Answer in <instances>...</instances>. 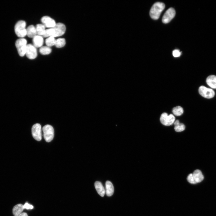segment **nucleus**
Masks as SVG:
<instances>
[{"label": "nucleus", "mask_w": 216, "mask_h": 216, "mask_svg": "<svg viewBox=\"0 0 216 216\" xmlns=\"http://www.w3.org/2000/svg\"><path fill=\"white\" fill-rule=\"evenodd\" d=\"M24 209H26L27 210L32 209L33 208V206L27 203H26L24 205Z\"/></svg>", "instance_id": "nucleus-27"}, {"label": "nucleus", "mask_w": 216, "mask_h": 216, "mask_svg": "<svg viewBox=\"0 0 216 216\" xmlns=\"http://www.w3.org/2000/svg\"><path fill=\"white\" fill-rule=\"evenodd\" d=\"M43 136L45 140L47 142L51 141L54 136V130L51 125H47L42 128Z\"/></svg>", "instance_id": "nucleus-4"}, {"label": "nucleus", "mask_w": 216, "mask_h": 216, "mask_svg": "<svg viewBox=\"0 0 216 216\" xmlns=\"http://www.w3.org/2000/svg\"><path fill=\"white\" fill-rule=\"evenodd\" d=\"M181 53L179 50H175L173 51V55L175 58L179 57L181 56Z\"/></svg>", "instance_id": "nucleus-26"}, {"label": "nucleus", "mask_w": 216, "mask_h": 216, "mask_svg": "<svg viewBox=\"0 0 216 216\" xmlns=\"http://www.w3.org/2000/svg\"><path fill=\"white\" fill-rule=\"evenodd\" d=\"M41 21L45 27L47 28H53L56 24L55 20L47 16L43 17L41 19Z\"/></svg>", "instance_id": "nucleus-11"}, {"label": "nucleus", "mask_w": 216, "mask_h": 216, "mask_svg": "<svg viewBox=\"0 0 216 216\" xmlns=\"http://www.w3.org/2000/svg\"><path fill=\"white\" fill-rule=\"evenodd\" d=\"M45 27L42 24H38L35 28L38 35L42 36L44 34L46 30Z\"/></svg>", "instance_id": "nucleus-20"}, {"label": "nucleus", "mask_w": 216, "mask_h": 216, "mask_svg": "<svg viewBox=\"0 0 216 216\" xmlns=\"http://www.w3.org/2000/svg\"><path fill=\"white\" fill-rule=\"evenodd\" d=\"M66 40L64 38H59L56 40L55 45L58 48L63 47L66 44Z\"/></svg>", "instance_id": "nucleus-24"}, {"label": "nucleus", "mask_w": 216, "mask_h": 216, "mask_svg": "<svg viewBox=\"0 0 216 216\" xmlns=\"http://www.w3.org/2000/svg\"><path fill=\"white\" fill-rule=\"evenodd\" d=\"M160 121L163 125L169 126L174 123L175 121V118L172 114L168 115L167 113H164L161 115Z\"/></svg>", "instance_id": "nucleus-5"}, {"label": "nucleus", "mask_w": 216, "mask_h": 216, "mask_svg": "<svg viewBox=\"0 0 216 216\" xmlns=\"http://www.w3.org/2000/svg\"><path fill=\"white\" fill-rule=\"evenodd\" d=\"M34 46L35 48L41 47L43 44L44 40L42 36L37 35L33 39Z\"/></svg>", "instance_id": "nucleus-13"}, {"label": "nucleus", "mask_w": 216, "mask_h": 216, "mask_svg": "<svg viewBox=\"0 0 216 216\" xmlns=\"http://www.w3.org/2000/svg\"><path fill=\"white\" fill-rule=\"evenodd\" d=\"M26 26V22L24 21H20L17 22L15 26L14 30L18 37L23 38L27 35Z\"/></svg>", "instance_id": "nucleus-2"}, {"label": "nucleus", "mask_w": 216, "mask_h": 216, "mask_svg": "<svg viewBox=\"0 0 216 216\" xmlns=\"http://www.w3.org/2000/svg\"><path fill=\"white\" fill-rule=\"evenodd\" d=\"M193 176L196 184L202 182L204 179V176L201 172L199 170H196L192 174Z\"/></svg>", "instance_id": "nucleus-12"}, {"label": "nucleus", "mask_w": 216, "mask_h": 216, "mask_svg": "<svg viewBox=\"0 0 216 216\" xmlns=\"http://www.w3.org/2000/svg\"><path fill=\"white\" fill-rule=\"evenodd\" d=\"M32 135L33 138L36 140L40 141L42 139L41 126L39 123L34 125L32 129Z\"/></svg>", "instance_id": "nucleus-6"}, {"label": "nucleus", "mask_w": 216, "mask_h": 216, "mask_svg": "<svg viewBox=\"0 0 216 216\" xmlns=\"http://www.w3.org/2000/svg\"><path fill=\"white\" fill-rule=\"evenodd\" d=\"M176 12L174 9L172 8L168 9L164 14L162 22L164 24L169 23L173 19L175 15Z\"/></svg>", "instance_id": "nucleus-10"}, {"label": "nucleus", "mask_w": 216, "mask_h": 216, "mask_svg": "<svg viewBox=\"0 0 216 216\" xmlns=\"http://www.w3.org/2000/svg\"><path fill=\"white\" fill-rule=\"evenodd\" d=\"M187 180L188 182L191 184H196L194 181L192 174H191L188 176L187 178Z\"/></svg>", "instance_id": "nucleus-25"}, {"label": "nucleus", "mask_w": 216, "mask_h": 216, "mask_svg": "<svg viewBox=\"0 0 216 216\" xmlns=\"http://www.w3.org/2000/svg\"><path fill=\"white\" fill-rule=\"evenodd\" d=\"M37 34L36 28L34 26L30 25L27 29V35L29 37L33 38Z\"/></svg>", "instance_id": "nucleus-16"}, {"label": "nucleus", "mask_w": 216, "mask_h": 216, "mask_svg": "<svg viewBox=\"0 0 216 216\" xmlns=\"http://www.w3.org/2000/svg\"><path fill=\"white\" fill-rule=\"evenodd\" d=\"M15 46L19 55L22 57L26 55L27 47V41L24 38L17 40L15 42Z\"/></svg>", "instance_id": "nucleus-3"}, {"label": "nucleus", "mask_w": 216, "mask_h": 216, "mask_svg": "<svg viewBox=\"0 0 216 216\" xmlns=\"http://www.w3.org/2000/svg\"><path fill=\"white\" fill-rule=\"evenodd\" d=\"M56 41L55 37H50L46 40L45 43L47 46L50 47L55 45Z\"/></svg>", "instance_id": "nucleus-23"}, {"label": "nucleus", "mask_w": 216, "mask_h": 216, "mask_svg": "<svg viewBox=\"0 0 216 216\" xmlns=\"http://www.w3.org/2000/svg\"><path fill=\"white\" fill-rule=\"evenodd\" d=\"M51 49L48 46L42 47L40 49V52L42 55H49L51 52Z\"/></svg>", "instance_id": "nucleus-22"}, {"label": "nucleus", "mask_w": 216, "mask_h": 216, "mask_svg": "<svg viewBox=\"0 0 216 216\" xmlns=\"http://www.w3.org/2000/svg\"><path fill=\"white\" fill-rule=\"evenodd\" d=\"M199 92L202 96L207 99L212 98L215 95V93L212 89L204 86H201L199 87Z\"/></svg>", "instance_id": "nucleus-7"}, {"label": "nucleus", "mask_w": 216, "mask_h": 216, "mask_svg": "<svg viewBox=\"0 0 216 216\" xmlns=\"http://www.w3.org/2000/svg\"><path fill=\"white\" fill-rule=\"evenodd\" d=\"M207 84L213 89H216V76L211 75L208 76L206 79Z\"/></svg>", "instance_id": "nucleus-17"}, {"label": "nucleus", "mask_w": 216, "mask_h": 216, "mask_svg": "<svg viewBox=\"0 0 216 216\" xmlns=\"http://www.w3.org/2000/svg\"><path fill=\"white\" fill-rule=\"evenodd\" d=\"M175 126L174 130L178 132H183L185 129V125L182 123H180L178 120L175 121L174 123Z\"/></svg>", "instance_id": "nucleus-19"}, {"label": "nucleus", "mask_w": 216, "mask_h": 216, "mask_svg": "<svg viewBox=\"0 0 216 216\" xmlns=\"http://www.w3.org/2000/svg\"><path fill=\"white\" fill-rule=\"evenodd\" d=\"M165 7V5L163 3L157 2L154 4L150 11V15L152 19L155 20L158 19Z\"/></svg>", "instance_id": "nucleus-1"}, {"label": "nucleus", "mask_w": 216, "mask_h": 216, "mask_svg": "<svg viewBox=\"0 0 216 216\" xmlns=\"http://www.w3.org/2000/svg\"><path fill=\"white\" fill-rule=\"evenodd\" d=\"M95 188L98 194L102 197L105 194V191L102 183L99 181H96L95 183Z\"/></svg>", "instance_id": "nucleus-15"}, {"label": "nucleus", "mask_w": 216, "mask_h": 216, "mask_svg": "<svg viewBox=\"0 0 216 216\" xmlns=\"http://www.w3.org/2000/svg\"><path fill=\"white\" fill-rule=\"evenodd\" d=\"M106 193L108 196L110 197L113 195L114 192V186L111 182L107 181L105 184Z\"/></svg>", "instance_id": "nucleus-14"}, {"label": "nucleus", "mask_w": 216, "mask_h": 216, "mask_svg": "<svg viewBox=\"0 0 216 216\" xmlns=\"http://www.w3.org/2000/svg\"><path fill=\"white\" fill-rule=\"evenodd\" d=\"M19 216H28L27 214L25 212L21 213Z\"/></svg>", "instance_id": "nucleus-28"}, {"label": "nucleus", "mask_w": 216, "mask_h": 216, "mask_svg": "<svg viewBox=\"0 0 216 216\" xmlns=\"http://www.w3.org/2000/svg\"><path fill=\"white\" fill-rule=\"evenodd\" d=\"M54 30V37H60L63 35L66 31V27L63 24L61 23L56 24L55 26L53 28Z\"/></svg>", "instance_id": "nucleus-9"}, {"label": "nucleus", "mask_w": 216, "mask_h": 216, "mask_svg": "<svg viewBox=\"0 0 216 216\" xmlns=\"http://www.w3.org/2000/svg\"><path fill=\"white\" fill-rule=\"evenodd\" d=\"M24 205L22 204H18L14 206L13 209V213L14 216H19L23 211Z\"/></svg>", "instance_id": "nucleus-18"}, {"label": "nucleus", "mask_w": 216, "mask_h": 216, "mask_svg": "<svg viewBox=\"0 0 216 216\" xmlns=\"http://www.w3.org/2000/svg\"><path fill=\"white\" fill-rule=\"evenodd\" d=\"M184 112L183 108L181 106H177L174 107L172 112L175 116H179L181 115Z\"/></svg>", "instance_id": "nucleus-21"}, {"label": "nucleus", "mask_w": 216, "mask_h": 216, "mask_svg": "<svg viewBox=\"0 0 216 216\" xmlns=\"http://www.w3.org/2000/svg\"><path fill=\"white\" fill-rule=\"evenodd\" d=\"M26 55L30 59L33 60L35 59L37 56V49L34 45L31 44L27 45Z\"/></svg>", "instance_id": "nucleus-8"}]
</instances>
